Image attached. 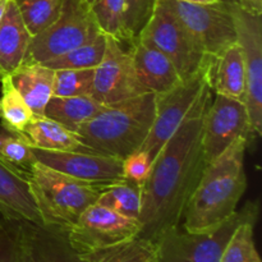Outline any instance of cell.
<instances>
[{
  "instance_id": "obj_3",
  "label": "cell",
  "mask_w": 262,
  "mask_h": 262,
  "mask_svg": "<svg viewBox=\"0 0 262 262\" xmlns=\"http://www.w3.org/2000/svg\"><path fill=\"white\" fill-rule=\"evenodd\" d=\"M155 119V94L105 105L76 130L79 140L96 152L124 159L140 150Z\"/></svg>"
},
{
  "instance_id": "obj_30",
  "label": "cell",
  "mask_w": 262,
  "mask_h": 262,
  "mask_svg": "<svg viewBox=\"0 0 262 262\" xmlns=\"http://www.w3.org/2000/svg\"><path fill=\"white\" fill-rule=\"evenodd\" d=\"M256 222L257 220H247L235 229L220 262H262L253 238Z\"/></svg>"
},
{
  "instance_id": "obj_6",
  "label": "cell",
  "mask_w": 262,
  "mask_h": 262,
  "mask_svg": "<svg viewBox=\"0 0 262 262\" xmlns=\"http://www.w3.org/2000/svg\"><path fill=\"white\" fill-rule=\"evenodd\" d=\"M215 59H211L193 76L183 79L165 94L155 95V119L140 148L147 154L152 163L164 145L191 114L205 90L211 87Z\"/></svg>"
},
{
  "instance_id": "obj_26",
  "label": "cell",
  "mask_w": 262,
  "mask_h": 262,
  "mask_svg": "<svg viewBox=\"0 0 262 262\" xmlns=\"http://www.w3.org/2000/svg\"><path fill=\"white\" fill-rule=\"evenodd\" d=\"M96 202L120 215L138 220L141 212V186L127 179L115 182L105 187Z\"/></svg>"
},
{
  "instance_id": "obj_22",
  "label": "cell",
  "mask_w": 262,
  "mask_h": 262,
  "mask_svg": "<svg viewBox=\"0 0 262 262\" xmlns=\"http://www.w3.org/2000/svg\"><path fill=\"white\" fill-rule=\"evenodd\" d=\"M105 107L91 95L60 97L53 96L43 110V115L76 132L83 123L99 114Z\"/></svg>"
},
{
  "instance_id": "obj_1",
  "label": "cell",
  "mask_w": 262,
  "mask_h": 262,
  "mask_svg": "<svg viewBox=\"0 0 262 262\" xmlns=\"http://www.w3.org/2000/svg\"><path fill=\"white\" fill-rule=\"evenodd\" d=\"M211 95V87H207L154 160L141 186L140 238L156 242L164 233L181 225L187 202L207 165L202 147V119Z\"/></svg>"
},
{
  "instance_id": "obj_18",
  "label": "cell",
  "mask_w": 262,
  "mask_h": 262,
  "mask_svg": "<svg viewBox=\"0 0 262 262\" xmlns=\"http://www.w3.org/2000/svg\"><path fill=\"white\" fill-rule=\"evenodd\" d=\"M31 38L17 4L14 0H8L0 20V79L22 66Z\"/></svg>"
},
{
  "instance_id": "obj_19",
  "label": "cell",
  "mask_w": 262,
  "mask_h": 262,
  "mask_svg": "<svg viewBox=\"0 0 262 262\" xmlns=\"http://www.w3.org/2000/svg\"><path fill=\"white\" fill-rule=\"evenodd\" d=\"M23 138L32 148L48 151H86L96 152L87 147L76 132L68 129L60 123L45 117L35 115L22 132Z\"/></svg>"
},
{
  "instance_id": "obj_29",
  "label": "cell",
  "mask_w": 262,
  "mask_h": 262,
  "mask_svg": "<svg viewBox=\"0 0 262 262\" xmlns=\"http://www.w3.org/2000/svg\"><path fill=\"white\" fill-rule=\"evenodd\" d=\"M0 159L27 177L36 164L32 147L19 133L0 127Z\"/></svg>"
},
{
  "instance_id": "obj_5",
  "label": "cell",
  "mask_w": 262,
  "mask_h": 262,
  "mask_svg": "<svg viewBox=\"0 0 262 262\" xmlns=\"http://www.w3.org/2000/svg\"><path fill=\"white\" fill-rule=\"evenodd\" d=\"M260 206L248 202L242 210L216 227L202 232H187L181 225L164 233L158 241L159 262H220L230 237L242 223L257 220Z\"/></svg>"
},
{
  "instance_id": "obj_8",
  "label": "cell",
  "mask_w": 262,
  "mask_h": 262,
  "mask_svg": "<svg viewBox=\"0 0 262 262\" xmlns=\"http://www.w3.org/2000/svg\"><path fill=\"white\" fill-rule=\"evenodd\" d=\"M194 38L201 50L217 58L237 42L234 18L229 0L214 4H192L179 0H161Z\"/></svg>"
},
{
  "instance_id": "obj_27",
  "label": "cell",
  "mask_w": 262,
  "mask_h": 262,
  "mask_svg": "<svg viewBox=\"0 0 262 262\" xmlns=\"http://www.w3.org/2000/svg\"><path fill=\"white\" fill-rule=\"evenodd\" d=\"M23 23L36 36L53 25L60 15L64 0H14Z\"/></svg>"
},
{
  "instance_id": "obj_31",
  "label": "cell",
  "mask_w": 262,
  "mask_h": 262,
  "mask_svg": "<svg viewBox=\"0 0 262 262\" xmlns=\"http://www.w3.org/2000/svg\"><path fill=\"white\" fill-rule=\"evenodd\" d=\"M94 69L54 71L53 96L71 97L91 95L92 84H94Z\"/></svg>"
},
{
  "instance_id": "obj_7",
  "label": "cell",
  "mask_w": 262,
  "mask_h": 262,
  "mask_svg": "<svg viewBox=\"0 0 262 262\" xmlns=\"http://www.w3.org/2000/svg\"><path fill=\"white\" fill-rule=\"evenodd\" d=\"M101 32L87 0H64L58 19L31 38L23 64L45 63Z\"/></svg>"
},
{
  "instance_id": "obj_17",
  "label": "cell",
  "mask_w": 262,
  "mask_h": 262,
  "mask_svg": "<svg viewBox=\"0 0 262 262\" xmlns=\"http://www.w3.org/2000/svg\"><path fill=\"white\" fill-rule=\"evenodd\" d=\"M0 212L12 222L43 225L27 177L0 159Z\"/></svg>"
},
{
  "instance_id": "obj_21",
  "label": "cell",
  "mask_w": 262,
  "mask_h": 262,
  "mask_svg": "<svg viewBox=\"0 0 262 262\" xmlns=\"http://www.w3.org/2000/svg\"><path fill=\"white\" fill-rule=\"evenodd\" d=\"M212 92L245 102L246 68L242 49L234 42L225 49L214 63L211 77Z\"/></svg>"
},
{
  "instance_id": "obj_39",
  "label": "cell",
  "mask_w": 262,
  "mask_h": 262,
  "mask_svg": "<svg viewBox=\"0 0 262 262\" xmlns=\"http://www.w3.org/2000/svg\"><path fill=\"white\" fill-rule=\"evenodd\" d=\"M87 2H89V3H90V2H91V0H87Z\"/></svg>"
},
{
  "instance_id": "obj_33",
  "label": "cell",
  "mask_w": 262,
  "mask_h": 262,
  "mask_svg": "<svg viewBox=\"0 0 262 262\" xmlns=\"http://www.w3.org/2000/svg\"><path fill=\"white\" fill-rule=\"evenodd\" d=\"M152 161L143 151L137 150L123 159V176L132 183L142 186L150 174Z\"/></svg>"
},
{
  "instance_id": "obj_32",
  "label": "cell",
  "mask_w": 262,
  "mask_h": 262,
  "mask_svg": "<svg viewBox=\"0 0 262 262\" xmlns=\"http://www.w3.org/2000/svg\"><path fill=\"white\" fill-rule=\"evenodd\" d=\"M158 0H124V30L128 46L140 38L151 19Z\"/></svg>"
},
{
  "instance_id": "obj_13",
  "label": "cell",
  "mask_w": 262,
  "mask_h": 262,
  "mask_svg": "<svg viewBox=\"0 0 262 262\" xmlns=\"http://www.w3.org/2000/svg\"><path fill=\"white\" fill-rule=\"evenodd\" d=\"M142 94L146 91L136 76L130 49L107 37L104 58L94 69L91 96L101 104L112 105Z\"/></svg>"
},
{
  "instance_id": "obj_10",
  "label": "cell",
  "mask_w": 262,
  "mask_h": 262,
  "mask_svg": "<svg viewBox=\"0 0 262 262\" xmlns=\"http://www.w3.org/2000/svg\"><path fill=\"white\" fill-rule=\"evenodd\" d=\"M233 18L245 59L246 99L253 136L262 135V14L250 12L230 2Z\"/></svg>"
},
{
  "instance_id": "obj_36",
  "label": "cell",
  "mask_w": 262,
  "mask_h": 262,
  "mask_svg": "<svg viewBox=\"0 0 262 262\" xmlns=\"http://www.w3.org/2000/svg\"><path fill=\"white\" fill-rule=\"evenodd\" d=\"M184 3H192V4H214V3L220 2V0H179Z\"/></svg>"
},
{
  "instance_id": "obj_23",
  "label": "cell",
  "mask_w": 262,
  "mask_h": 262,
  "mask_svg": "<svg viewBox=\"0 0 262 262\" xmlns=\"http://www.w3.org/2000/svg\"><path fill=\"white\" fill-rule=\"evenodd\" d=\"M82 256L84 262H159L156 243L140 237Z\"/></svg>"
},
{
  "instance_id": "obj_25",
  "label": "cell",
  "mask_w": 262,
  "mask_h": 262,
  "mask_svg": "<svg viewBox=\"0 0 262 262\" xmlns=\"http://www.w3.org/2000/svg\"><path fill=\"white\" fill-rule=\"evenodd\" d=\"M2 92H0V122L2 127L19 133L25 130L28 123L33 119L35 114L27 102L13 84L10 76L0 79Z\"/></svg>"
},
{
  "instance_id": "obj_16",
  "label": "cell",
  "mask_w": 262,
  "mask_h": 262,
  "mask_svg": "<svg viewBox=\"0 0 262 262\" xmlns=\"http://www.w3.org/2000/svg\"><path fill=\"white\" fill-rule=\"evenodd\" d=\"M129 49L136 76L146 92L165 94L182 82L170 59L150 42L138 38Z\"/></svg>"
},
{
  "instance_id": "obj_38",
  "label": "cell",
  "mask_w": 262,
  "mask_h": 262,
  "mask_svg": "<svg viewBox=\"0 0 262 262\" xmlns=\"http://www.w3.org/2000/svg\"><path fill=\"white\" fill-rule=\"evenodd\" d=\"M229 2H234V3H238V4H241V2H242V0H229Z\"/></svg>"
},
{
  "instance_id": "obj_37",
  "label": "cell",
  "mask_w": 262,
  "mask_h": 262,
  "mask_svg": "<svg viewBox=\"0 0 262 262\" xmlns=\"http://www.w3.org/2000/svg\"><path fill=\"white\" fill-rule=\"evenodd\" d=\"M8 0H0V20H2L3 15H4L5 9H7Z\"/></svg>"
},
{
  "instance_id": "obj_34",
  "label": "cell",
  "mask_w": 262,
  "mask_h": 262,
  "mask_svg": "<svg viewBox=\"0 0 262 262\" xmlns=\"http://www.w3.org/2000/svg\"><path fill=\"white\" fill-rule=\"evenodd\" d=\"M17 227L15 222L0 220V262H17Z\"/></svg>"
},
{
  "instance_id": "obj_14",
  "label": "cell",
  "mask_w": 262,
  "mask_h": 262,
  "mask_svg": "<svg viewBox=\"0 0 262 262\" xmlns=\"http://www.w3.org/2000/svg\"><path fill=\"white\" fill-rule=\"evenodd\" d=\"M36 161L81 181L112 184L124 179L123 159L86 151H48L32 148Z\"/></svg>"
},
{
  "instance_id": "obj_24",
  "label": "cell",
  "mask_w": 262,
  "mask_h": 262,
  "mask_svg": "<svg viewBox=\"0 0 262 262\" xmlns=\"http://www.w3.org/2000/svg\"><path fill=\"white\" fill-rule=\"evenodd\" d=\"M107 36L99 32L82 45L67 51L66 54L45 61L46 67L58 69H94L101 63L106 50Z\"/></svg>"
},
{
  "instance_id": "obj_28",
  "label": "cell",
  "mask_w": 262,
  "mask_h": 262,
  "mask_svg": "<svg viewBox=\"0 0 262 262\" xmlns=\"http://www.w3.org/2000/svg\"><path fill=\"white\" fill-rule=\"evenodd\" d=\"M90 8L102 33L128 45L124 30V0H91Z\"/></svg>"
},
{
  "instance_id": "obj_2",
  "label": "cell",
  "mask_w": 262,
  "mask_h": 262,
  "mask_svg": "<svg viewBox=\"0 0 262 262\" xmlns=\"http://www.w3.org/2000/svg\"><path fill=\"white\" fill-rule=\"evenodd\" d=\"M248 142L247 138H238L205 166L184 209V230H207L237 211L238 202L247 189L245 154Z\"/></svg>"
},
{
  "instance_id": "obj_35",
  "label": "cell",
  "mask_w": 262,
  "mask_h": 262,
  "mask_svg": "<svg viewBox=\"0 0 262 262\" xmlns=\"http://www.w3.org/2000/svg\"><path fill=\"white\" fill-rule=\"evenodd\" d=\"M241 5L250 12L262 14V0H242Z\"/></svg>"
},
{
  "instance_id": "obj_4",
  "label": "cell",
  "mask_w": 262,
  "mask_h": 262,
  "mask_svg": "<svg viewBox=\"0 0 262 262\" xmlns=\"http://www.w3.org/2000/svg\"><path fill=\"white\" fill-rule=\"evenodd\" d=\"M31 192L45 227L68 232L82 212L109 184H97L73 178L36 161L27 176Z\"/></svg>"
},
{
  "instance_id": "obj_20",
  "label": "cell",
  "mask_w": 262,
  "mask_h": 262,
  "mask_svg": "<svg viewBox=\"0 0 262 262\" xmlns=\"http://www.w3.org/2000/svg\"><path fill=\"white\" fill-rule=\"evenodd\" d=\"M13 84L35 115H43L53 97L54 69L42 63L22 64L10 74Z\"/></svg>"
},
{
  "instance_id": "obj_15",
  "label": "cell",
  "mask_w": 262,
  "mask_h": 262,
  "mask_svg": "<svg viewBox=\"0 0 262 262\" xmlns=\"http://www.w3.org/2000/svg\"><path fill=\"white\" fill-rule=\"evenodd\" d=\"M17 262H84L69 243L67 230L15 222Z\"/></svg>"
},
{
  "instance_id": "obj_12",
  "label": "cell",
  "mask_w": 262,
  "mask_h": 262,
  "mask_svg": "<svg viewBox=\"0 0 262 262\" xmlns=\"http://www.w3.org/2000/svg\"><path fill=\"white\" fill-rule=\"evenodd\" d=\"M253 137L243 101L215 94L202 119V147L206 163L222 155L238 138Z\"/></svg>"
},
{
  "instance_id": "obj_9",
  "label": "cell",
  "mask_w": 262,
  "mask_h": 262,
  "mask_svg": "<svg viewBox=\"0 0 262 262\" xmlns=\"http://www.w3.org/2000/svg\"><path fill=\"white\" fill-rule=\"evenodd\" d=\"M140 38L147 41L171 60L182 81L193 76L214 56L205 54L178 18L158 0L154 14Z\"/></svg>"
},
{
  "instance_id": "obj_11",
  "label": "cell",
  "mask_w": 262,
  "mask_h": 262,
  "mask_svg": "<svg viewBox=\"0 0 262 262\" xmlns=\"http://www.w3.org/2000/svg\"><path fill=\"white\" fill-rule=\"evenodd\" d=\"M140 232L138 220L96 202L82 212L67 234L72 247L81 255H86L137 238Z\"/></svg>"
}]
</instances>
